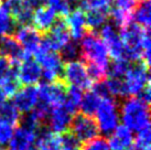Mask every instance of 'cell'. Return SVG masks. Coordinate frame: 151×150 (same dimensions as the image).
Here are the masks:
<instances>
[{"mask_svg": "<svg viewBox=\"0 0 151 150\" xmlns=\"http://www.w3.org/2000/svg\"><path fill=\"white\" fill-rule=\"evenodd\" d=\"M16 29V22L4 4H0V37L11 35Z\"/></svg>", "mask_w": 151, "mask_h": 150, "instance_id": "f1b7e54d", "label": "cell"}, {"mask_svg": "<svg viewBox=\"0 0 151 150\" xmlns=\"http://www.w3.org/2000/svg\"><path fill=\"white\" fill-rule=\"evenodd\" d=\"M82 150H110L107 139L104 137H96L86 142Z\"/></svg>", "mask_w": 151, "mask_h": 150, "instance_id": "836d02e7", "label": "cell"}, {"mask_svg": "<svg viewBox=\"0 0 151 150\" xmlns=\"http://www.w3.org/2000/svg\"><path fill=\"white\" fill-rule=\"evenodd\" d=\"M56 19L58 18H56V13L54 12V10L45 4L39 7L32 16V22H33L34 28L38 30L39 32L40 31L47 32L53 27Z\"/></svg>", "mask_w": 151, "mask_h": 150, "instance_id": "ffe728a7", "label": "cell"}, {"mask_svg": "<svg viewBox=\"0 0 151 150\" xmlns=\"http://www.w3.org/2000/svg\"><path fill=\"white\" fill-rule=\"evenodd\" d=\"M101 102V98L97 95L96 93H94L93 91H88L85 94H83L78 108L81 109L83 115L92 117L95 115Z\"/></svg>", "mask_w": 151, "mask_h": 150, "instance_id": "cb8c5ba5", "label": "cell"}, {"mask_svg": "<svg viewBox=\"0 0 151 150\" xmlns=\"http://www.w3.org/2000/svg\"><path fill=\"white\" fill-rule=\"evenodd\" d=\"M138 1H140V2H141V1H146V0H138Z\"/></svg>", "mask_w": 151, "mask_h": 150, "instance_id": "7bdbcfd3", "label": "cell"}, {"mask_svg": "<svg viewBox=\"0 0 151 150\" xmlns=\"http://www.w3.org/2000/svg\"><path fill=\"white\" fill-rule=\"evenodd\" d=\"M30 150H39V149H37V148H32V149H30Z\"/></svg>", "mask_w": 151, "mask_h": 150, "instance_id": "60d3db41", "label": "cell"}, {"mask_svg": "<svg viewBox=\"0 0 151 150\" xmlns=\"http://www.w3.org/2000/svg\"><path fill=\"white\" fill-rule=\"evenodd\" d=\"M114 2H115V8L127 12H131L136 6V0H114Z\"/></svg>", "mask_w": 151, "mask_h": 150, "instance_id": "d590c367", "label": "cell"}, {"mask_svg": "<svg viewBox=\"0 0 151 150\" xmlns=\"http://www.w3.org/2000/svg\"><path fill=\"white\" fill-rule=\"evenodd\" d=\"M101 39L105 43L108 50V54L114 58H125V48L120 39L119 29L116 25L109 22H106L101 28Z\"/></svg>", "mask_w": 151, "mask_h": 150, "instance_id": "8fae6325", "label": "cell"}, {"mask_svg": "<svg viewBox=\"0 0 151 150\" xmlns=\"http://www.w3.org/2000/svg\"><path fill=\"white\" fill-rule=\"evenodd\" d=\"M67 29L71 38L74 41L82 40L87 33V25L85 20V12L82 9L77 8L70 12L65 18Z\"/></svg>", "mask_w": 151, "mask_h": 150, "instance_id": "ac0fdd59", "label": "cell"}, {"mask_svg": "<svg viewBox=\"0 0 151 150\" xmlns=\"http://www.w3.org/2000/svg\"><path fill=\"white\" fill-rule=\"evenodd\" d=\"M17 77L25 86L34 85L42 79V70L37 61L29 58L17 65Z\"/></svg>", "mask_w": 151, "mask_h": 150, "instance_id": "2e32d148", "label": "cell"}, {"mask_svg": "<svg viewBox=\"0 0 151 150\" xmlns=\"http://www.w3.org/2000/svg\"><path fill=\"white\" fill-rule=\"evenodd\" d=\"M37 146L39 150H60L61 137L47 128H40L37 133Z\"/></svg>", "mask_w": 151, "mask_h": 150, "instance_id": "7402d4cb", "label": "cell"}, {"mask_svg": "<svg viewBox=\"0 0 151 150\" xmlns=\"http://www.w3.org/2000/svg\"><path fill=\"white\" fill-rule=\"evenodd\" d=\"M61 137V149L60 150H82L80 147V142L75 139V137L71 133H65Z\"/></svg>", "mask_w": 151, "mask_h": 150, "instance_id": "d6a6232c", "label": "cell"}, {"mask_svg": "<svg viewBox=\"0 0 151 150\" xmlns=\"http://www.w3.org/2000/svg\"><path fill=\"white\" fill-rule=\"evenodd\" d=\"M74 114L75 112L67 108L63 103L53 107L47 116L49 129L56 135L67 133V130L70 129Z\"/></svg>", "mask_w": 151, "mask_h": 150, "instance_id": "7c38bea8", "label": "cell"}, {"mask_svg": "<svg viewBox=\"0 0 151 150\" xmlns=\"http://www.w3.org/2000/svg\"><path fill=\"white\" fill-rule=\"evenodd\" d=\"M16 25H29L32 22L33 8L28 0H7L4 4Z\"/></svg>", "mask_w": 151, "mask_h": 150, "instance_id": "5bb4252c", "label": "cell"}, {"mask_svg": "<svg viewBox=\"0 0 151 150\" xmlns=\"http://www.w3.org/2000/svg\"><path fill=\"white\" fill-rule=\"evenodd\" d=\"M150 1H141L139 4L134 6V10L131 11V21L134 20L136 25L142 27L143 29L149 30L151 25V13H150Z\"/></svg>", "mask_w": 151, "mask_h": 150, "instance_id": "603a6c76", "label": "cell"}, {"mask_svg": "<svg viewBox=\"0 0 151 150\" xmlns=\"http://www.w3.org/2000/svg\"><path fill=\"white\" fill-rule=\"evenodd\" d=\"M16 79H18L17 65L12 64L7 58L0 55V86Z\"/></svg>", "mask_w": 151, "mask_h": 150, "instance_id": "4316f807", "label": "cell"}, {"mask_svg": "<svg viewBox=\"0 0 151 150\" xmlns=\"http://www.w3.org/2000/svg\"><path fill=\"white\" fill-rule=\"evenodd\" d=\"M131 63L127 58H117L108 65L107 76L111 79H122L126 75Z\"/></svg>", "mask_w": 151, "mask_h": 150, "instance_id": "83f0119b", "label": "cell"}, {"mask_svg": "<svg viewBox=\"0 0 151 150\" xmlns=\"http://www.w3.org/2000/svg\"><path fill=\"white\" fill-rule=\"evenodd\" d=\"M127 150H150V145H143V144L134 141Z\"/></svg>", "mask_w": 151, "mask_h": 150, "instance_id": "8d00e7d4", "label": "cell"}, {"mask_svg": "<svg viewBox=\"0 0 151 150\" xmlns=\"http://www.w3.org/2000/svg\"><path fill=\"white\" fill-rule=\"evenodd\" d=\"M37 133L20 126L14 129L10 141L8 142V150H30L37 139Z\"/></svg>", "mask_w": 151, "mask_h": 150, "instance_id": "d6986e66", "label": "cell"}, {"mask_svg": "<svg viewBox=\"0 0 151 150\" xmlns=\"http://www.w3.org/2000/svg\"><path fill=\"white\" fill-rule=\"evenodd\" d=\"M60 58L62 61L65 62H72L77 60V58L80 56V46L76 44V42H68L67 44L60 50Z\"/></svg>", "mask_w": 151, "mask_h": 150, "instance_id": "4dcf8cb0", "label": "cell"}, {"mask_svg": "<svg viewBox=\"0 0 151 150\" xmlns=\"http://www.w3.org/2000/svg\"><path fill=\"white\" fill-rule=\"evenodd\" d=\"M14 39L21 45L27 54H34L41 45L42 37L38 30L32 25H20L14 33Z\"/></svg>", "mask_w": 151, "mask_h": 150, "instance_id": "4fadbf2b", "label": "cell"}, {"mask_svg": "<svg viewBox=\"0 0 151 150\" xmlns=\"http://www.w3.org/2000/svg\"><path fill=\"white\" fill-rule=\"evenodd\" d=\"M62 74L64 83L70 86L81 88L82 91L92 87V79L88 76L84 61L75 60L72 62H67L64 65Z\"/></svg>", "mask_w": 151, "mask_h": 150, "instance_id": "52a82bcc", "label": "cell"}, {"mask_svg": "<svg viewBox=\"0 0 151 150\" xmlns=\"http://www.w3.org/2000/svg\"><path fill=\"white\" fill-rule=\"evenodd\" d=\"M0 55L7 58L14 65L30 58L12 35L0 37Z\"/></svg>", "mask_w": 151, "mask_h": 150, "instance_id": "9a60e30c", "label": "cell"}, {"mask_svg": "<svg viewBox=\"0 0 151 150\" xmlns=\"http://www.w3.org/2000/svg\"><path fill=\"white\" fill-rule=\"evenodd\" d=\"M70 129L71 133L80 144H86L93 140L94 138L98 137L99 135V130L95 119L93 117L85 116L83 114H78L75 117H73Z\"/></svg>", "mask_w": 151, "mask_h": 150, "instance_id": "30bf717a", "label": "cell"}, {"mask_svg": "<svg viewBox=\"0 0 151 150\" xmlns=\"http://www.w3.org/2000/svg\"><path fill=\"white\" fill-rule=\"evenodd\" d=\"M119 33L125 48V58L130 62H142L143 44L150 38L149 30L130 22L119 30Z\"/></svg>", "mask_w": 151, "mask_h": 150, "instance_id": "7a4b0ae2", "label": "cell"}, {"mask_svg": "<svg viewBox=\"0 0 151 150\" xmlns=\"http://www.w3.org/2000/svg\"><path fill=\"white\" fill-rule=\"evenodd\" d=\"M13 131L14 128L12 126L0 123V146L2 147L4 145H8V142L12 137Z\"/></svg>", "mask_w": 151, "mask_h": 150, "instance_id": "e575fe53", "label": "cell"}, {"mask_svg": "<svg viewBox=\"0 0 151 150\" xmlns=\"http://www.w3.org/2000/svg\"><path fill=\"white\" fill-rule=\"evenodd\" d=\"M28 1H29V4H31L32 8H39V7L43 6L45 2V0H28Z\"/></svg>", "mask_w": 151, "mask_h": 150, "instance_id": "74e56055", "label": "cell"}, {"mask_svg": "<svg viewBox=\"0 0 151 150\" xmlns=\"http://www.w3.org/2000/svg\"><path fill=\"white\" fill-rule=\"evenodd\" d=\"M80 55L87 64H95L108 69V50L99 37L94 33H86L81 40Z\"/></svg>", "mask_w": 151, "mask_h": 150, "instance_id": "3957f363", "label": "cell"}, {"mask_svg": "<svg viewBox=\"0 0 151 150\" xmlns=\"http://www.w3.org/2000/svg\"><path fill=\"white\" fill-rule=\"evenodd\" d=\"M39 100L38 87L34 85L19 88L13 95V105L20 112H30L37 106Z\"/></svg>", "mask_w": 151, "mask_h": 150, "instance_id": "e0dca14e", "label": "cell"}, {"mask_svg": "<svg viewBox=\"0 0 151 150\" xmlns=\"http://www.w3.org/2000/svg\"><path fill=\"white\" fill-rule=\"evenodd\" d=\"M0 150H4V148H2L1 146H0Z\"/></svg>", "mask_w": 151, "mask_h": 150, "instance_id": "b9f144b4", "label": "cell"}, {"mask_svg": "<svg viewBox=\"0 0 151 150\" xmlns=\"http://www.w3.org/2000/svg\"><path fill=\"white\" fill-rule=\"evenodd\" d=\"M34 56L42 70L44 83H53L55 81H59L60 75L63 72V61L58 52L46 50L40 45L39 50L34 53Z\"/></svg>", "mask_w": 151, "mask_h": 150, "instance_id": "5b68a950", "label": "cell"}, {"mask_svg": "<svg viewBox=\"0 0 151 150\" xmlns=\"http://www.w3.org/2000/svg\"><path fill=\"white\" fill-rule=\"evenodd\" d=\"M20 112L13 105L12 102H6L0 107V123L14 127L20 123Z\"/></svg>", "mask_w": 151, "mask_h": 150, "instance_id": "484cf974", "label": "cell"}, {"mask_svg": "<svg viewBox=\"0 0 151 150\" xmlns=\"http://www.w3.org/2000/svg\"><path fill=\"white\" fill-rule=\"evenodd\" d=\"M97 127L103 135H110L119 126V106L114 98H103L96 112Z\"/></svg>", "mask_w": 151, "mask_h": 150, "instance_id": "277c9868", "label": "cell"}, {"mask_svg": "<svg viewBox=\"0 0 151 150\" xmlns=\"http://www.w3.org/2000/svg\"><path fill=\"white\" fill-rule=\"evenodd\" d=\"M49 7L54 10L55 13H59L61 17H66L71 12V9L77 6L76 0H47Z\"/></svg>", "mask_w": 151, "mask_h": 150, "instance_id": "f546056e", "label": "cell"}, {"mask_svg": "<svg viewBox=\"0 0 151 150\" xmlns=\"http://www.w3.org/2000/svg\"><path fill=\"white\" fill-rule=\"evenodd\" d=\"M119 116L124 126L132 133L150 128L149 105L138 98L128 97L122 102L119 108Z\"/></svg>", "mask_w": 151, "mask_h": 150, "instance_id": "6da1fadb", "label": "cell"}, {"mask_svg": "<svg viewBox=\"0 0 151 150\" xmlns=\"http://www.w3.org/2000/svg\"><path fill=\"white\" fill-rule=\"evenodd\" d=\"M134 144V135L125 126H118L110 133L108 145L110 150H127Z\"/></svg>", "mask_w": 151, "mask_h": 150, "instance_id": "44dd1931", "label": "cell"}, {"mask_svg": "<svg viewBox=\"0 0 151 150\" xmlns=\"http://www.w3.org/2000/svg\"><path fill=\"white\" fill-rule=\"evenodd\" d=\"M106 85L108 88L109 96L113 97H126V92H125V85L124 81L122 79H111L108 77L106 79Z\"/></svg>", "mask_w": 151, "mask_h": 150, "instance_id": "1f68e13d", "label": "cell"}, {"mask_svg": "<svg viewBox=\"0 0 151 150\" xmlns=\"http://www.w3.org/2000/svg\"><path fill=\"white\" fill-rule=\"evenodd\" d=\"M71 40V35L67 29L66 22L63 17L56 19L55 23L47 32L45 37L42 38L41 41V46H43L46 50L53 51H60L65 44H67Z\"/></svg>", "mask_w": 151, "mask_h": 150, "instance_id": "9c48e42d", "label": "cell"}, {"mask_svg": "<svg viewBox=\"0 0 151 150\" xmlns=\"http://www.w3.org/2000/svg\"><path fill=\"white\" fill-rule=\"evenodd\" d=\"M110 11L107 10H97V9H91L86 10L85 12V20L87 28L92 30L101 29L106 23V21L109 17Z\"/></svg>", "mask_w": 151, "mask_h": 150, "instance_id": "d4e9b609", "label": "cell"}, {"mask_svg": "<svg viewBox=\"0 0 151 150\" xmlns=\"http://www.w3.org/2000/svg\"><path fill=\"white\" fill-rule=\"evenodd\" d=\"M6 102H7V96H6V94L4 93V91H2L1 87H0V107H1Z\"/></svg>", "mask_w": 151, "mask_h": 150, "instance_id": "f35d334b", "label": "cell"}, {"mask_svg": "<svg viewBox=\"0 0 151 150\" xmlns=\"http://www.w3.org/2000/svg\"><path fill=\"white\" fill-rule=\"evenodd\" d=\"M149 66L142 62H136L134 65H130L129 70L124 76V85L126 97H137L145 88L149 86Z\"/></svg>", "mask_w": 151, "mask_h": 150, "instance_id": "8992f818", "label": "cell"}, {"mask_svg": "<svg viewBox=\"0 0 151 150\" xmlns=\"http://www.w3.org/2000/svg\"><path fill=\"white\" fill-rule=\"evenodd\" d=\"M109 1H110V2H113V1H114V0H109Z\"/></svg>", "mask_w": 151, "mask_h": 150, "instance_id": "ee69618b", "label": "cell"}, {"mask_svg": "<svg viewBox=\"0 0 151 150\" xmlns=\"http://www.w3.org/2000/svg\"><path fill=\"white\" fill-rule=\"evenodd\" d=\"M38 104L49 109L62 104L66 96V84L62 79L53 83H42L38 87Z\"/></svg>", "mask_w": 151, "mask_h": 150, "instance_id": "ba28073f", "label": "cell"}, {"mask_svg": "<svg viewBox=\"0 0 151 150\" xmlns=\"http://www.w3.org/2000/svg\"><path fill=\"white\" fill-rule=\"evenodd\" d=\"M84 1H86V0H76V2H77V6H78V7H80L81 4H83V2H84Z\"/></svg>", "mask_w": 151, "mask_h": 150, "instance_id": "ab89813d", "label": "cell"}]
</instances>
